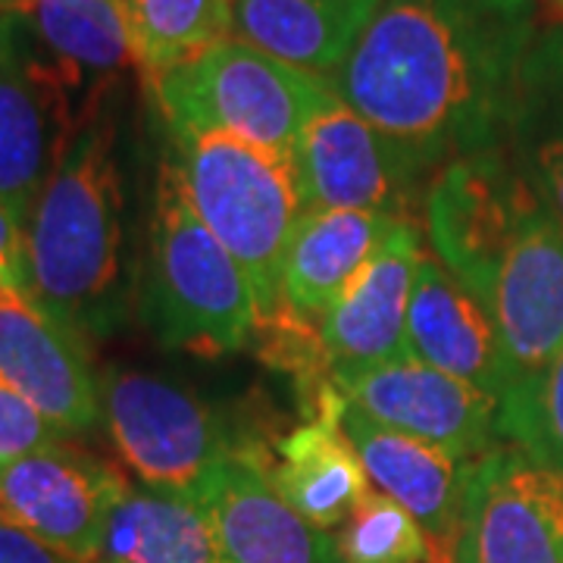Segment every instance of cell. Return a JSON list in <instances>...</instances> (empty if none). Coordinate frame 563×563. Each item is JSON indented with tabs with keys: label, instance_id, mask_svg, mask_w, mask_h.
I'll return each instance as SVG.
<instances>
[{
	"label": "cell",
	"instance_id": "cell-1",
	"mask_svg": "<svg viewBox=\"0 0 563 563\" xmlns=\"http://www.w3.org/2000/svg\"><path fill=\"white\" fill-rule=\"evenodd\" d=\"M539 0H383L344 63L335 98L435 169L501 151Z\"/></svg>",
	"mask_w": 563,
	"mask_h": 563
},
{
	"label": "cell",
	"instance_id": "cell-2",
	"mask_svg": "<svg viewBox=\"0 0 563 563\" xmlns=\"http://www.w3.org/2000/svg\"><path fill=\"white\" fill-rule=\"evenodd\" d=\"M429 254L492 320L510 385L563 351V229L501 151L448 161L422 203Z\"/></svg>",
	"mask_w": 563,
	"mask_h": 563
},
{
	"label": "cell",
	"instance_id": "cell-3",
	"mask_svg": "<svg viewBox=\"0 0 563 563\" xmlns=\"http://www.w3.org/2000/svg\"><path fill=\"white\" fill-rule=\"evenodd\" d=\"M25 291L81 342L117 335L129 317L125 181L103 107L81 122L25 220Z\"/></svg>",
	"mask_w": 563,
	"mask_h": 563
},
{
	"label": "cell",
	"instance_id": "cell-4",
	"mask_svg": "<svg viewBox=\"0 0 563 563\" xmlns=\"http://www.w3.org/2000/svg\"><path fill=\"white\" fill-rule=\"evenodd\" d=\"M163 161L213 239L235 257L261 307V332H282V266L307 213L295 166L235 135L166 129Z\"/></svg>",
	"mask_w": 563,
	"mask_h": 563
},
{
	"label": "cell",
	"instance_id": "cell-5",
	"mask_svg": "<svg viewBox=\"0 0 563 563\" xmlns=\"http://www.w3.org/2000/svg\"><path fill=\"white\" fill-rule=\"evenodd\" d=\"M139 313L163 347L195 357L239 354L261 332V307L244 269L198 220L166 161L157 176Z\"/></svg>",
	"mask_w": 563,
	"mask_h": 563
},
{
	"label": "cell",
	"instance_id": "cell-6",
	"mask_svg": "<svg viewBox=\"0 0 563 563\" xmlns=\"http://www.w3.org/2000/svg\"><path fill=\"white\" fill-rule=\"evenodd\" d=\"M163 129H207L291 161L303 125L332 98L329 81L239 38L147 79Z\"/></svg>",
	"mask_w": 563,
	"mask_h": 563
},
{
	"label": "cell",
	"instance_id": "cell-7",
	"mask_svg": "<svg viewBox=\"0 0 563 563\" xmlns=\"http://www.w3.org/2000/svg\"><path fill=\"white\" fill-rule=\"evenodd\" d=\"M101 422L135 483L195 498L210 470L244 444L185 385L132 366L98 376Z\"/></svg>",
	"mask_w": 563,
	"mask_h": 563
},
{
	"label": "cell",
	"instance_id": "cell-8",
	"mask_svg": "<svg viewBox=\"0 0 563 563\" xmlns=\"http://www.w3.org/2000/svg\"><path fill=\"white\" fill-rule=\"evenodd\" d=\"M295 176L307 210H373L407 217L426 203L435 166L332 98L303 125Z\"/></svg>",
	"mask_w": 563,
	"mask_h": 563
},
{
	"label": "cell",
	"instance_id": "cell-9",
	"mask_svg": "<svg viewBox=\"0 0 563 563\" xmlns=\"http://www.w3.org/2000/svg\"><path fill=\"white\" fill-rule=\"evenodd\" d=\"M88 120L22 13H0V203L22 222Z\"/></svg>",
	"mask_w": 563,
	"mask_h": 563
},
{
	"label": "cell",
	"instance_id": "cell-10",
	"mask_svg": "<svg viewBox=\"0 0 563 563\" xmlns=\"http://www.w3.org/2000/svg\"><path fill=\"white\" fill-rule=\"evenodd\" d=\"M451 563H563V470L507 442L483 454Z\"/></svg>",
	"mask_w": 563,
	"mask_h": 563
},
{
	"label": "cell",
	"instance_id": "cell-11",
	"mask_svg": "<svg viewBox=\"0 0 563 563\" xmlns=\"http://www.w3.org/2000/svg\"><path fill=\"white\" fill-rule=\"evenodd\" d=\"M344 401L383 429L479 461L501 439V401L410 354L329 373Z\"/></svg>",
	"mask_w": 563,
	"mask_h": 563
},
{
	"label": "cell",
	"instance_id": "cell-12",
	"mask_svg": "<svg viewBox=\"0 0 563 563\" xmlns=\"http://www.w3.org/2000/svg\"><path fill=\"white\" fill-rule=\"evenodd\" d=\"M129 479L113 463L51 444L0 466V520L76 563L101 561L103 532Z\"/></svg>",
	"mask_w": 563,
	"mask_h": 563
},
{
	"label": "cell",
	"instance_id": "cell-13",
	"mask_svg": "<svg viewBox=\"0 0 563 563\" xmlns=\"http://www.w3.org/2000/svg\"><path fill=\"white\" fill-rule=\"evenodd\" d=\"M222 563H344L335 532H325L285 501L269 479V461L239 448L198 488Z\"/></svg>",
	"mask_w": 563,
	"mask_h": 563
},
{
	"label": "cell",
	"instance_id": "cell-14",
	"mask_svg": "<svg viewBox=\"0 0 563 563\" xmlns=\"http://www.w3.org/2000/svg\"><path fill=\"white\" fill-rule=\"evenodd\" d=\"M0 379L35 404L63 439L85 435L101 422V388L85 342L25 285H0Z\"/></svg>",
	"mask_w": 563,
	"mask_h": 563
},
{
	"label": "cell",
	"instance_id": "cell-15",
	"mask_svg": "<svg viewBox=\"0 0 563 563\" xmlns=\"http://www.w3.org/2000/svg\"><path fill=\"white\" fill-rule=\"evenodd\" d=\"M422 257L420 222L395 220L373 261L313 329L329 373L363 369L407 354V313Z\"/></svg>",
	"mask_w": 563,
	"mask_h": 563
},
{
	"label": "cell",
	"instance_id": "cell-16",
	"mask_svg": "<svg viewBox=\"0 0 563 563\" xmlns=\"http://www.w3.org/2000/svg\"><path fill=\"white\" fill-rule=\"evenodd\" d=\"M342 429L376 492L398 501L422 526L435 563H451L473 463L410 435L383 429L342 404Z\"/></svg>",
	"mask_w": 563,
	"mask_h": 563
},
{
	"label": "cell",
	"instance_id": "cell-17",
	"mask_svg": "<svg viewBox=\"0 0 563 563\" xmlns=\"http://www.w3.org/2000/svg\"><path fill=\"white\" fill-rule=\"evenodd\" d=\"M407 354L483 388L498 401L510 388L507 357L492 313L429 251L420 263L407 313Z\"/></svg>",
	"mask_w": 563,
	"mask_h": 563
},
{
	"label": "cell",
	"instance_id": "cell-18",
	"mask_svg": "<svg viewBox=\"0 0 563 563\" xmlns=\"http://www.w3.org/2000/svg\"><path fill=\"white\" fill-rule=\"evenodd\" d=\"M342 404L335 385H322L317 410L279 439L276 461H269V479L282 498L325 532L344 526L373 492L354 444L344 435Z\"/></svg>",
	"mask_w": 563,
	"mask_h": 563
},
{
	"label": "cell",
	"instance_id": "cell-19",
	"mask_svg": "<svg viewBox=\"0 0 563 563\" xmlns=\"http://www.w3.org/2000/svg\"><path fill=\"white\" fill-rule=\"evenodd\" d=\"M395 220L373 210H307L282 266V307L288 329H317L325 310L361 276Z\"/></svg>",
	"mask_w": 563,
	"mask_h": 563
},
{
	"label": "cell",
	"instance_id": "cell-20",
	"mask_svg": "<svg viewBox=\"0 0 563 563\" xmlns=\"http://www.w3.org/2000/svg\"><path fill=\"white\" fill-rule=\"evenodd\" d=\"M501 154L563 229V20L542 25L526 54Z\"/></svg>",
	"mask_w": 563,
	"mask_h": 563
},
{
	"label": "cell",
	"instance_id": "cell-21",
	"mask_svg": "<svg viewBox=\"0 0 563 563\" xmlns=\"http://www.w3.org/2000/svg\"><path fill=\"white\" fill-rule=\"evenodd\" d=\"M383 0H229L232 38L329 79Z\"/></svg>",
	"mask_w": 563,
	"mask_h": 563
},
{
	"label": "cell",
	"instance_id": "cell-22",
	"mask_svg": "<svg viewBox=\"0 0 563 563\" xmlns=\"http://www.w3.org/2000/svg\"><path fill=\"white\" fill-rule=\"evenodd\" d=\"M85 117L135 66L117 0H32L22 13Z\"/></svg>",
	"mask_w": 563,
	"mask_h": 563
},
{
	"label": "cell",
	"instance_id": "cell-23",
	"mask_svg": "<svg viewBox=\"0 0 563 563\" xmlns=\"http://www.w3.org/2000/svg\"><path fill=\"white\" fill-rule=\"evenodd\" d=\"M101 561L222 563V554L195 498L129 483L103 532Z\"/></svg>",
	"mask_w": 563,
	"mask_h": 563
},
{
	"label": "cell",
	"instance_id": "cell-24",
	"mask_svg": "<svg viewBox=\"0 0 563 563\" xmlns=\"http://www.w3.org/2000/svg\"><path fill=\"white\" fill-rule=\"evenodd\" d=\"M144 81L232 35L229 0H117Z\"/></svg>",
	"mask_w": 563,
	"mask_h": 563
},
{
	"label": "cell",
	"instance_id": "cell-25",
	"mask_svg": "<svg viewBox=\"0 0 563 563\" xmlns=\"http://www.w3.org/2000/svg\"><path fill=\"white\" fill-rule=\"evenodd\" d=\"M344 563H435L422 526L383 492H369L335 529Z\"/></svg>",
	"mask_w": 563,
	"mask_h": 563
},
{
	"label": "cell",
	"instance_id": "cell-26",
	"mask_svg": "<svg viewBox=\"0 0 563 563\" xmlns=\"http://www.w3.org/2000/svg\"><path fill=\"white\" fill-rule=\"evenodd\" d=\"M501 439L563 470V351L501 398Z\"/></svg>",
	"mask_w": 563,
	"mask_h": 563
},
{
	"label": "cell",
	"instance_id": "cell-27",
	"mask_svg": "<svg viewBox=\"0 0 563 563\" xmlns=\"http://www.w3.org/2000/svg\"><path fill=\"white\" fill-rule=\"evenodd\" d=\"M60 442V429L35 404L25 401L13 385L0 379V466Z\"/></svg>",
	"mask_w": 563,
	"mask_h": 563
},
{
	"label": "cell",
	"instance_id": "cell-28",
	"mask_svg": "<svg viewBox=\"0 0 563 563\" xmlns=\"http://www.w3.org/2000/svg\"><path fill=\"white\" fill-rule=\"evenodd\" d=\"M0 285H25V222L0 203Z\"/></svg>",
	"mask_w": 563,
	"mask_h": 563
},
{
	"label": "cell",
	"instance_id": "cell-29",
	"mask_svg": "<svg viewBox=\"0 0 563 563\" xmlns=\"http://www.w3.org/2000/svg\"><path fill=\"white\" fill-rule=\"evenodd\" d=\"M0 563H76L51 544L38 542L20 526L0 520Z\"/></svg>",
	"mask_w": 563,
	"mask_h": 563
},
{
	"label": "cell",
	"instance_id": "cell-30",
	"mask_svg": "<svg viewBox=\"0 0 563 563\" xmlns=\"http://www.w3.org/2000/svg\"><path fill=\"white\" fill-rule=\"evenodd\" d=\"M32 0H0V13H25Z\"/></svg>",
	"mask_w": 563,
	"mask_h": 563
},
{
	"label": "cell",
	"instance_id": "cell-31",
	"mask_svg": "<svg viewBox=\"0 0 563 563\" xmlns=\"http://www.w3.org/2000/svg\"><path fill=\"white\" fill-rule=\"evenodd\" d=\"M548 3H551V7H554V10L563 16V0H548Z\"/></svg>",
	"mask_w": 563,
	"mask_h": 563
},
{
	"label": "cell",
	"instance_id": "cell-32",
	"mask_svg": "<svg viewBox=\"0 0 563 563\" xmlns=\"http://www.w3.org/2000/svg\"><path fill=\"white\" fill-rule=\"evenodd\" d=\"M95 563H110V561H95Z\"/></svg>",
	"mask_w": 563,
	"mask_h": 563
}]
</instances>
